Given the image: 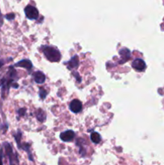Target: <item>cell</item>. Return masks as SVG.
Returning <instances> with one entry per match:
<instances>
[{
  "instance_id": "6da1fadb",
  "label": "cell",
  "mask_w": 164,
  "mask_h": 165,
  "mask_svg": "<svg viewBox=\"0 0 164 165\" xmlns=\"http://www.w3.org/2000/svg\"><path fill=\"white\" fill-rule=\"evenodd\" d=\"M44 56L51 62H58L60 60V53L57 49L50 46H44L43 49Z\"/></svg>"
},
{
  "instance_id": "7a4b0ae2",
  "label": "cell",
  "mask_w": 164,
  "mask_h": 165,
  "mask_svg": "<svg viewBox=\"0 0 164 165\" xmlns=\"http://www.w3.org/2000/svg\"><path fill=\"white\" fill-rule=\"evenodd\" d=\"M26 16L29 19H37L39 17V11L35 7L31 5L27 6L24 9Z\"/></svg>"
},
{
  "instance_id": "3957f363",
  "label": "cell",
  "mask_w": 164,
  "mask_h": 165,
  "mask_svg": "<svg viewBox=\"0 0 164 165\" xmlns=\"http://www.w3.org/2000/svg\"><path fill=\"white\" fill-rule=\"evenodd\" d=\"M132 67H133L134 69L137 70V71L142 72V71H144V70H145L146 65L143 60L136 59L134 60L133 61V63H132Z\"/></svg>"
},
{
  "instance_id": "277c9868",
  "label": "cell",
  "mask_w": 164,
  "mask_h": 165,
  "mask_svg": "<svg viewBox=\"0 0 164 165\" xmlns=\"http://www.w3.org/2000/svg\"><path fill=\"white\" fill-rule=\"evenodd\" d=\"M69 108L71 111H72L73 113H80L82 110V103L81 102V101L75 99V100L71 102V103L69 105Z\"/></svg>"
},
{
  "instance_id": "5b68a950",
  "label": "cell",
  "mask_w": 164,
  "mask_h": 165,
  "mask_svg": "<svg viewBox=\"0 0 164 165\" xmlns=\"http://www.w3.org/2000/svg\"><path fill=\"white\" fill-rule=\"evenodd\" d=\"M60 139L64 142H70L75 138V133L72 131H66L60 134Z\"/></svg>"
},
{
  "instance_id": "8992f818",
  "label": "cell",
  "mask_w": 164,
  "mask_h": 165,
  "mask_svg": "<svg viewBox=\"0 0 164 165\" xmlns=\"http://www.w3.org/2000/svg\"><path fill=\"white\" fill-rule=\"evenodd\" d=\"M15 66L16 67H21V68H25L26 69H28V71L32 69V63H31V60H20L19 61L18 63H16Z\"/></svg>"
},
{
  "instance_id": "52a82bcc",
  "label": "cell",
  "mask_w": 164,
  "mask_h": 165,
  "mask_svg": "<svg viewBox=\"0 0 164 165\" xmlns=\"http://www.w3.org/2000/svg\"><path fill=\"white\" fill-rule=\"evenodd\" d=\"M119 53H120V55L123 58L122 60L120 61V64H123L124 62H126V60H129L130 58V50L128 49L123 48V49H121Z\"/></svg>"
},
{
  "instance_id": "ba28073f",
  "label": "cell",
  "mask_w": 164,
  "mask_h": 165,
  "mask_svg": "<svg viewBox=\"0 0 164 165\" xmlns=\"http://www.w3.org/2000/svg\"><path fill=\"white\" fill-rule=\"evenodd\" d=\"M34 77V80L36 81V83H38V84H43V83L45 81V75L43 73L40 71H37L33 74Z\"/></svg>"
},
{
  "instance_id": "9c48e42d",
  "label": "cell",
  "mask_w": 164,
  "mask_h": 165,
  "mask_svg": "<svg viewBox=\"0 0 164 165\" xmlns=\"http://www.w3.org/2000/svg\"><path fill=\"white\" fill-rule=\"evenodd\" d=\"M78 64H79V59H78V57L77 56H74L72 57V59L70 60L68 62V67L70 69H75L78 66Z\"/></svg>"
},
{
  "instance_id": "30bf717a",
  "label": "cell",
  "mask_w": 164,
  "mask_h": 165,
  "mask_svg": "<svg viewBox=\"0 0 164 165\" xmlns=\"http://www.w3.org/2000/svg\"><path fill=\"white\" fill-rule=\"evenodd\" d=\"M36 117L38 119L39 121L40 122H44L45 119H46V114H45V112L44 110H42L41 109H39L38 110L36 111Z\"/></svg>"
},
{
  "instance_id": "8fae6325",
  "label": "cell",
  "mask_w": 164,
  "mask_h": 165,
  "mask_svg": "<svg viewBox=\"0 0 164 165\" xmlns=\"http://www.w3.org/2000/svg\"><path fill=\"white\" fill-rule=\"evenodd\" d=\"M90 138H91L92 143H99L101 142V135L98 134V132H92Z\"/></svg>"
},
{
  "instance_id": "7c38bea8",
  "label": "cell",
  "mask_w": 164,
  "mask_h": 165,
  "mask_svg": "<svg viewBox=\"0 0 164 165\" xmlns=\"http://www.w3.org/2000/svg\"><path fill=\"white\" fill-rule=\"evenodd\" d=\"M47 94H48V92L45 90H44V89L40 90V97L41 99H45Z\"/></svg>"
},
{
  "instance_id": "4fadbf2b",
  "label": "cell",
  "mask_w": 164,
  "mask_h": 165,
  "mask_svg": "<svg viewBox=\"0 0 164 165\" xmlns=\"http://www.w3.org/2000/svg\"><path fill=\"white\" fill-rule=\"evenodd\" d=\"M6 19H8V20H12L15 19V14L14 13H10V14H7V16H6Z\"/></svg>"
},
{
  "instance_id": "5bb4252c",
  "label": "cell",
  "mask_w": 164,
  "mask_h": 165,
  "mask_svg": "<svg viewBox=\"0 0 164 165\" xmlns=\"http://www.w3.org/2000/svg\"><path fill=\"white\" fill-rule=\"evenodd\" d=\"M25 112H26L25 108H21L19 110V115H20V116H23V114L25 113Z\"/></svg>"
},
{
  "instance_id": "9a60e30c",
  "label": "cell",
  "mask_w": 164,
  "mask_h": 165,
  "mask_svg": "<svg viewBox=\"0 0 164 165\" xmlns=\"http://www.w3.org/2000/svg\"><path fill=\"white\" fill-rule=\"evenodd\" d=\"M0 165H3V151L0 150Z\"/></svg>"
},
{
  "instance_id": "2e32d148",
  "label": "cell",
  "mask_w": 164,
  "mask_h": 165,
  "mask_svg": "<svg viewBox=\"0 0 164 165\" xmlns=\"http://www.w3.org/2000/svg\"><path fill=\"white\" fill-rule=\"evenodd\" d=\"M3 24V16H2V14L0 12V27Z\"/></svg>"
},
{
  "instance_id": "e0dca14e",
  "label": "cell",
  "mask_w": 164,
  "mask_h": 165,
  "mask_svg": "<svg viewBox=\"0 0 164 165\" xmlns=\"http://www.w3.org/2000/svg\"><path fill=\"white\" fill-rule=\"evenodd\" d=\"M3 65V62L2 61V60H0V68L2 67Z\"/></svg>"
},
{
  "instance_id": "ac0fdd59",
  "label": "cell",
  "mask_w": 164,
  "mask_h": 165,
  "mask_svg": "<svg viewBox=\"0 0 164 165\" xmlns=\"http://www.w3.org/2000/svg\"><path fill=\"white\" fill-rule=\"evenodd\" d=\"M10 165H16V164H10Z\"/></svg>"
}]
</instances>
